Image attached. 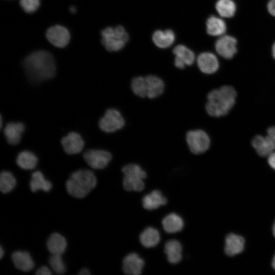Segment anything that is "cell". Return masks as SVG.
<instances>
[{
    "label": "cell",
    "mask_w": 275,
    "mask_h": 275,
    "mask_svg": "<svg viewBox=\"0 0 275 275\" xmlns=\"http://www.w3.org/2000/svg\"><path fill=\"white\" fill-rule=\"evenodd\" d=\"M23 67L25 74L33 84H38L53 77L56 66L52 55L45 50L32 52L23 60Z\"/></svg>",
    "instance_id": "cell-1"
},
{
    "label": "cell",
    "mask_w": 275,
    "mask_h": 275,
    "mask_svg": "<svg viewBox=\"0 0 275 275\" xmlns=\"http://www.w3.org/2000/svg\"><path fill=\"white\" fill-rule=\"evenodd\" d=\"M236 96V90L230 86H224L211 91L207 96L206 112L215 117L225 116L234 105Z\"/></svg>",
    "instance_id": "cell-2"
},
{
    "label": "cell",
    "mask_w": 275,
    "mask_h": 275,
    "mask_svg": "<svg viewBox=\"0 0 275 275\" xmlns=\"http://www.w3.org/2000/svg\"><path fill=\"white\" fill-rule=\"evenodd\" d=\"M97 184V178L91 170L81 169L71 174L66 182L68 193L76 198L87 196Z\"/></svg>",
    "instance_id": "cell-3"
},
{
    "label": "cell",
    "mask_w": 275,
    "mask_h": 275,
    "mask_svg": "<svg viewBox=\"0 0 275 275\" xmlns=\"http://www.w3.org/2000/svg\"><path fill=\"white\" fill-rule=\"evenodd\" d=\"M122 171L124 174L123 185L125 190L141 191L144 189V179L146 178L147 174L139 165L127 164L123 167Z\"/></svg>",
    "instance_id": "cell-4"
},
{
    "label": "cell",
    "mask_w": 275,
    "mask_h": 275,
    "mask_svg": "<svg viewBox=\"0 0 275 275\" xmlns=\"http://www.w3.org/2000/svg\"><path fill=\"white\" fill-rule=\"evenodd\" d=\"M101 42L109 51H117L125 46L129 36L124 28L117 26L115 28L107 27L101 31Z\"/></svg>",
    "instance_id": "cell-5"
},
{
    "label": "cell",
    "mask_w": 275,
    "mask_h": 275,
    "mask_svg": "<svg viewBox=\"0 0 275 275\" xmlns=\"http://www.w3.org/2000/svg\"><path fill=\"white\" fill-rule=\"evenodd\" d=\"M185 140L190 151L194 154L204 153L210 145L209 135L202 129L188 131L185 135Z\"/></svg>",
    "instance_id": "cell-6"
},
{
    "label": "cell",
    "mask_w": 275,
    "mask_h": 275,
    "mask_svg": "<svg viewBox=\"0 0 275 275\" xmlns=\"http://www.w3.org/2000/svg\"><path fill=\"white\" fill-rule=\"evenodd\" d=\"M125 120L117 109L108 108L98 122L99 128L104 132H114L122 129L125 125Z\"/></svg>",
    "instance_id": "cell-7"
},
{
    "label": "cell",
    "mask_w": 275,
    "mask_h": 275,
    "mask_svg": "<svg viewBox=\"0 0 275 275\" xmlns=\"http://www.w3.org/2000/svg\"><path fill=\"white\" fill-rule=\"evenodd\" d=\"M252 145L261 156H268L275 151V127H269L265 136L257 135L253 138Z\"/></svg>",
    "instance_id": "cell-8"
},
{
    "label": "cell",
    "mask_w": 275,
    "mask_h": 275,
    "mask_svg": "<svg viewBox=\"0 0 275 275\" xmlns=\"http://www.w3.org/2000/svg\"><path fill=\"white\" fill-rule=\"evenodd\" d=\"M87 163L94 169H102L105 168L112 159L111 154L104 150L89 149L83 155Z\"/></svg>",
    "instance_id": "cell-9"
},
{
    "label": "cell",
    "mask_w": 275,
    "mask_h": 275,
    "mask_svg": "<svg viewBox=\"0 0 275 275\" xmlns=\"http://www.w3.org/2000/svg\"><path fill=\"white\" fill-rule=\"evenodd\" d=\"M49 42L56 47H65L70 40V34L65 27L56 25L49 28L46 33Z\"/></svg>",
    "instance_id": "cell-10"
},
{
    "label": "cell",
    "mask_w": 275,
    "mask_h": 275,
    "mask_svg": "<svg viewBox=\"0 0 275 275\" xmlns=\"http://www.w3.org/2000/svg\"><path fill=\"white\" fill-rule=\"evenodd\" d=\"M237 40L232 36L225 35L219 38L215 43L217 52L226 59H232L237 52Z\"/></svg>",
    "instance_id": "cell-11"
},
{
    "label": "cell",
    "mask_w": 275,
    "mask_h": 275,
    "mask_svg": "<svg viewBox=\"0 0 275 275\" xmlns=\"http://www.w3.org/2000/svg\"><path fill=\"white\" fill-rule=\"evenodd\" d=\"M61 143L65 152L70 155L80 153L84 147V141L81 136L75 132H69L64 136Z\"/></svg>",
    "instance_id": "cell-12"
},
{
    "label": "cell",
    "mask_w": 275,
    "mask_h": 275,
    "mask_svg": "<svg viewBox=\"0 0 275 275\" xmlns=\"http://www.w3.org/2000/svg\"><path fill=\"white\" fill-rule=\"evenodd\" d=\"M144 263V260L138 254L130 253L123 259L122 269L125 274L139 275L142 273Z\"/></svg>",
    "instance_id": "cell-13"
},
{
    "label": "cell",
    "mask_w": 275,
    "mask_h": 275,
    "mask_svg": "<svg viewBox=\"0 0 275 275\" xmlns=\"http://www.w3.org/2000/svg\"><path fill=\"white\" fill-rule=\"evenodd\" d=\"M173 51L175 55V65L179 69H183L185 65H191L195 60L194 52L183 45L176 46Z\"/></svg>",
    "instance_id": "cell-14"
},
{
    "label": "cell",
    "mask_w": 275,
    "mask_h": 275,
    "mask_svg": "<svg viewBox=\"0 0 275 275\" xmlns=\"http://www.w3.org/2000/svg\"><path fill=\"white\" fill-rule=\"evenodd\" d=\"M197 65L202 72L207 74L216 72L219 68V63L216 56L208 52H203L198 56Z\"/></svg>",
    "instance_id": "cell-15"
},
{
    "label": "cell",
    "mask_w": 275,
    "mask_h": 275,
    "mask_svg": "<svg viewBox=\"0 0 275 275\" xmlns=\"http://www.w3.org/2000/svg\"><path fill=\"white\" fill-rule=\"evenodd\" d=\"M147 89V97L154 99L160 96L164 89V84L158 76L149 75L145 77Z\"/></svg>",
    "instance_id": "cell-16"
},
{
    "label": "cell",
    "mask_w": 275,
    "mask_h": 275,
    "mask_svg": "<svg viewBox=\"0 0 275 275\" xmlns=\"http://www.w3.org/2000/svg\"><path fill=\"white\" fill-rule=\"evenodd\" d=\"M167 203L166 198L159 190H154L145 195L142 199L143 207L148 210L157 209Z\"/></svg>",
    "instance_id": "cell-17"
},
{
    "label": "cell",
    "mask_w": 275,
    "mask_h": 275,
    "mask_svg": "<svg viewBox=\"0 0 275 275\" xmlns=\"http://www.w3.org/2000/svg\"><path fill=\"white\" fill-rule=\"evenodd\" d=\"M24 130V126L23 123L10 122L5 126L4 133L8 143L14 145L20 142Z\"/></svg>",
    "instance_id": "cell-18"
},
{
    "label": "cell",
    "mask_w": 275,
    "mask_h": 275,
    "mask_svg": "<svg viewBox=\"0 0 275 275\" xmlns=\"http://www.w3.org/2000/svg\"><path fill=\"white\" fill-rule=\"evenodd\" d=\"M12 260L18 269L28 272L34 267V262L29 253L26 251H16L12 255Z\"/></svg>",
    "instance_id": "cell-19"
},
{
    "label": "cell",
    "mask_w": 275,
    "mask_h": 275,
    "mask_svg": "<svg viewBox=\"0 0 275 275\" xmlns=\"http://www.w3.org/2000/svg\"><path fill=\"white\" fill-rule=\"evenodd\" d=\"M164 251L170 263L177 264L182 260V247L179 241L175 239L168 241L165 244Z\"/></svg>",
    "instance_id": "cell-20"
},
{
    "label": "cell",
    "mask_w": 275,
    "mask_h": 275,
    "mask_svg": "<svg viewBox=\"0 0 275 275\" xmlns=\"http://www.w3.org/2000/svg\"><path fill=\"white\" fill-rule=\"evenodd\" d=\"M244 240L240 236L230 234L225 241V252L230 256H233L241 253L244 249Z\"/></svg>",
    "instance_id": "cell-21"
},
{
    "label": "cell",
    "mask_w": 275,
    "mask_h": 275,
    "mask_svg": "<svg viewBox=\"0 0 275 275\" xmlns=\"http://www.w3.org/2000/svg\"><path fill=\"white\" fill-rule=\"evenodd\" d=\"M164 231L168 233H174L181 231L184 227L182 218L175 213L167 215L162 221Z\"/></svg>",
    "instance_id": "cell-22"
},
{
    "label": "cell",
    "mask_w": 275,
    "mask_h": 275,
    "mask_svg": "<svg viewBox=\"0 0 275 275\" xmlns=\"http://www.w3.org/2000/svg\"><path fill=\"white\" fill-rule=\"evenodd\" d=\"M154 43L158 47L166 48L171 46L175 40V35L171 30H157L152 35Z\"/></svg>",
    "instance_id": "cell-23"
},
{
    "label": "cell",
    "mask_w": 275,
    "mask_h": 275,
    "mask_svg": "<svg viewBox=\"0 0 275 275\" xmlns=\"http://www.w3.org/2000/svg\"><path fill=\"white\" fill-rule=\"evenodd\" d=\"M46 245L51 254L62 255L66 249L67 241L63 236L59 233H54L48 239Z\"/></svg>",
    "instance_id": "cell-24"
},
{
    "label": "cell",
    "mask_w": 275,
    "mask_h": 275,
    "mask_svg": "<svg viewBox=\"0 0 275 275\" xmlns=\"http://www.w3.org/2000/svg\"><path fill=\"white\" fill-rule=\"evenodd\" d=\"M160 236L155 228L148 227L145 229L140 235V241L142 245L146 248L156 246L159 242Z\"/></svg>",
    "instance_id": "cell-25"
},
{
    "label": "cell",
    "mask_w": 275,
    "mask_h": 275,
    "mask_svg": "<svg viewBox=\"0 0 275 275\" xmlns=\"http://www.w3.org/2000/svg\"><path fill=\"white\" fill-rule=\"evenodd\" d=\"M30 183L32 191L36 192L39 190L48 191L52 188L51 183L45 179L42 172L39 171L34 172L32 174Z\"/></svg>",
    "instance_id": "cell-26"
},
{
    "label": "cell",
    "mask_w": 275,
    "mask_h": 275,
    "mask_svg": "<svg viewBox=\"0 0 275 275\" xmlns=\"http://www.w3.org/2000/svg\"><path fill=\"white\" fill-rule=\"evenodd\" d=\"M206 30L207 33L211 36H222L226 31V24L221 18L211 16L207 20Z\"/></svg>",
    "instance_id": "cell-27"
},
{
    "label": "cell",
    "mask_w": 275,
    "mask_h": 275,
    "mask_svg": "<svg viewBox=\"0 0 275 275\" xmlns=\"http://www.w3.org/2000/svg\"><path fill=\"white\" fill-rule=\"evenodd\" d=\"M37 162V156L33 152L28 150L20 152L16 158L17 165L24 170L33 169L36 166Z\"/></svg>",
    "instance_id": "cell-28"
},
{
    "label": "cell",
    "mask_w": 275,
    "mask_h": 275,
    "mask_svg": "<svg viewBox=\"0 0 275 275\" xmlns=\"http://www.w3.org/2000/svg\"><path fill=\"white\" fill-rule=\"evenodd\" d=\"M215 8L219 15L225 18L233 17L236 10V5L232 0H218Z\"/></svg>",
    "instance_id": "cell-29"
},
{
    "label": "cell",
    "mask_w": 275,
    "mask_h": 275,
    "mask_svg": "<svg viewBox=\"0 0 275 275\" xmlns=\"http://www.w3.org/2000/svg\"><path fill=\"white\" fill-rule=\"evenodd\" d=\"M16 181L12 173L4 171L0 175V189L4 193L10 192L15 187Z\"/></svg>",
    "instance_id": "cell-30"
},
{
    "label": "cell",
    "mask_w": 275,
    "mask_h": 275,
    "mask_svg": "<svg viewBox=\"0 0 275 275\" xmlns=\"http://www.w3.org/2000/svg\"><path fill=\"white\" fill-rule=\"evenodd\" d=\"M131 89L132 92L141 98L147 97L146 82L145 77L137 76L131 81Z\"/></svg>",
    "instance_id": "cell-31"
},
{
    "label": "cell",
    "mask_w": 275,
    "mask_h": 275,
    "mask_svg": "<svg viewBox=\"0 0 275 275\" xmlns=\"http://www.w3.org/2000/svg\"><path fill=\"white\" fill-rule=\"evenodd\" d=\"M49 263L52 269L58 274H62L66 271V266L60 254H52Z\"/></svg>",
    "instance_id": "cell-32"
},
{
    "label": "cell",
    "mask_w": 275,
    "mask_h": 275,
    "mask_svg": "<svg viewBox=\"0 0 275 275\" xmlns=\"http://www.w3.org/2000/svg\"><path fill=\"white\" fill-rule=\"evenodd\" d=\"M40 2V0H20V5L25 12L32 13L38 9Z\"/></svg>",
    "instance_id": "cell-33"
},
{
    "label": "cell",
    "mask_w": 275,
    "mask_h": 275,
    "mask_svg": "<svg viewBox=\"0 0 275 275\" xmlns=\"http://www.w3.org/2000/svg\"><path fill=\"white\" fill-rule=\"evenodd\" d=\"M36 274L37 275H50L52 272L50 269L45 266H43L40 267L36 271Z\"/></svg>",
    "instance_id": "cell-34"
},
{
    "label": "cell",
    "mask_w": 275,
    "mask_h": 275,
    "mask_svg": "<svg viewBox=\"0 0 275 275\" xmlns=\"http://www.w3.org/2000/svg\"><path fill=\"white\" fill-rule=\"evenodd\" d=\"M268 12L275 17V0H270L267 5Z\"/></svg>",
    "instance_id": "cell-35"
},
{
    "label": "cell",
    "mask_w": 275,
    "mask_h": 275,
    "mask_svg": "<svg viewBox=\"0 0 275 275\" xmlns=\"http://www.w3.org/2000/svg\"><path fill=\"white\" fill-rule=\"evenodd\" d=\"M268 162L269 165L275 170V151L268 156Z\"/></svg>",
    "instance_id": "cell-36"
},
{
    "label": "cell",
    "mask_w": 275,
    "mask_h": 275,
    "mask_svg": "<svg viewBox=\"0 0 275 275\" xmlns=\"http://www.w3.org/2000/svg\"><path fill=\"white\" fill-rule=\"evenodd\" d=\"M78 274H79V275H89V274H90V272L89 270L88 269H87L86 268H84L81 269L79 271Z\"/></svg>",
    "instance_id": "cell-37"
},
{
    "label": "cell",
    "mask_w": 275,
    "mask_h": 275,
    "mask_svg": "<svg viewBox=\"0 0 275 275\" xmlns=\"http://www.w3.org/2000/svg\"><path fill=\"white\" fill-rule=\"evenodd\" d=\"M4 255V251L2 246L0 247V258L2 259Z\"/></svg>",
    "instance_id": "cell-38"
},
{
    "label": "cell",
    "mask_w": 275,
    "mask_h": 275,
    "mask_svg": "<svg viewBox=\"0 0 275 275\" xmlns=\"http://www.w3.org/2000/svg\"><path fill=\"white\" fill-rule=\"evenodd\" d=\"M272 56L275 59V42L273 43L272 47Z\"/></svg>",
    "instance_id": "cell-39"
},
{
    "label": "cell",
    "mask_w": 275,
    "mask_h": 275,
    "mask_svg": "<svg viewBox=\"0 0 275 275\" xmlns=\"http://www.w3.org/2000/svg\"><path fill=\"white\" fill-rule=\"evenodd\" d=\"M272 267L275 269V256L273 259L272 262Z\"/></svg>",
    "instance_id": "cell-40"
},
{
    "label": "cell",
    "mask_w": 275,
    "mask_h": 275,
    "mask_svg": "<svg viewBox=\"0 0 275 275\" xmlns=\"http://www.w3.org/2000/svg\"><path fill=\"white\" fill-rule=\"evenodd\" d=\"M70 10L72 12L74 13V12L75 11L76 9H75V8L74 7H71V8H70Z\"/></svg>",
    "instance_id": "cell-41"
},
{
    "label": "cell",
    "mask_w": 275,
    "mask_h": 275,
    "mask_svg": "<svg viewBox=\"0 0 275 275\" xmlns=\"http://www.w3.org/2000/svg\"><path fill=\"white\" fill-rule=\"evenodd\" d=\"M272 230H273V235H274V236L275 237V222H274V223L273 224Z\"/></svg>",
    "instance_id": "cell-42"
}]
</instances>
